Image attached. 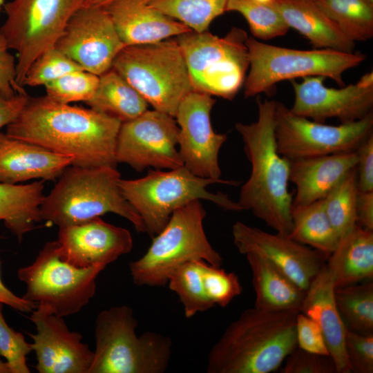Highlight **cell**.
<instances>
[{
    "label": "cell",
    "instance_id": "1",
    "mask_svg": "<svg viewBox=\"0 0 373 373\" xmlns=\"http://www.w3.org/2000/svg\"><path fill=\"white\" fill-rule=\"evenodd\" d=\"M121 124L90 108L57 102L45 95L29 97L6 134L69 157L74 166L116 167Z\"/></svg>",
    "mask_w": 373,
    "mask_h": 373
},
{
    "label": "cell",
    "instance_id": "2",
    "mask_svg": "<svg viewBox=\"0 0 373 373\" xmlns=\"http://www.w3.org/2000/svg\"><path fill=\"white\" fill-rule=\"evenodd\" d=\"M256 103V121L235 125L251 164V173L241 187L238 203L242 211H251L276 233L289 236L293 202L289 191L290 160L280 155L276 147V102L258 97Z\"/></svg>",
    "mask_w": 373,
    "mask_h": 373
},
{
    "label": "cell",
    "instance_id": "3",
    "mask_svg": "<svg viewBox=\"0 0 373 373\" xmlns=\"http://www.w3.org/2000/svg\"><path fill=\"white\" fill-rule=\"evenodd\" d=\"M300 312L245 309L211 349L208 373H269L279 369L297 347Z\"/></svg>",
    "mask_w": 373,
    "mask_h": 373
},
{
    "label": "cell",
    "instance_id": "4",
    "mask_svg": "<svg viewBox=\"0 0 373 373\" xmlns=\"http://www.w3.org/2000/svg\"><path fill=\"white\" fill-rule=\"evenodd\" d=\"M120 179L116 167L69 166L44 197L41 220L61 227L113 213L131 222L138 232H146L140 215L121 191Z\"/></svg>",
    "mask_w": 373,
    "mask_h": 373
},
{
    "label": "cell",
    "instance_id": "5",
    "mask_svg": "<svg viewBox=\"0 0 373 373\" xmlns=\"http://www.w3.org/2000/svg\"><path fill=\"white\" fill-rule=\"evenodd\" d=\"M137 327L128 306L100 312L95 320V348L88 373L164 372L172 353L171 338L154 332L137 336Z\"/></svg>",
    "mask_w": 373,
    "mask_h": 373
},
{
    "label": "cell",
    "instance_id": "6",
    "mask_svg": "<svg viewBox=\"0 0 373 373\" xmlns=\"http://www.w3.org/2000/svg\"><path fill=\"white\" fill-rule=\"evenodd\" d=\"M213 184L238 185L235 180L197 176L184 166L166 171L149 169L142 178H121L119 182L124 197L140 215L151 237L162 230L175 210L194 200L210 201L227 211H242L238 202L227 194L209 191L207 186Z\"/></svg>",
    "mask_w": 373,
    "mask_h": 373
},
{
    "label": "cell",
    "instance_id": "7",
    "mask_svg": "<svg viewBox=\"0 0 373 373\" xmlns=\"http://www.w3.org/2000/svg\"><path fill=\"white\" fill-rule=\"evenodd\" d=\"M205 217L206 211L200 200L175 210L162 230L153 237L146 252L130 262L133 283L164 286L176 268L192 260H204L221 267L223 259L211 246L204 230Z\"/></svg>",
    "mask_w": 373,
    "mask_h": 373
},
{
    "label": "cell",
    "instance_id": "8",
    "mask_svg": "<svg viewBox=\"0 0 373 373\" xmlns=\"http://www.w3.org/2000/svg\"><path fill=\"white\" fill-rule=\"evenodd\" d=\"M249 72L244 82V95H271L275 85L298 77L321 76L345 86L343 75L360 65L366 55L332 49L298 50L270 45L248 37Z\"/></svg>",
    "mask_w": 373,
    "mask_h": 373
},
{
    "label": "cell",
    "instance_id": "9",
    "mask_svg": "<svg viewBox=\"0 0 373 373\" xmlns=\"http://www.w3.org/2000/svg\"><path fill=\"white\" fill-rule=\"evenodd\" d=\"M112 68L154 110L175 117L182 99L193 90L187 66L175 39L124 46Z\"/></svg>",
    "mask_w": 373,
    "mask_h": 373
},
{
    "label": "cell",
    "instance_id": "10",
    "mask_svg": "<svg viewBox=\"0 0 373 373\" xmlns=\"http://www.w3.org/2000/svg\"><path fill=\"white\" fill-rule=\"evenodd\" d=\"M247 32L233 27L224 37L190 30L175 37L183 54L193 90L233 99L249 66Z\"/></svg>",
    "mask_w": 373,
    "mask_h": 373
},
{
    "label": "cell",
    "instance_id": "11",
    "mask_svg": "<svg viewBox=\"0 0 373 373\" xmlns=\"http://www.w3.org/2000/svg\"><path fill=\"white\" fill-rule=\"evenodd\" d=\"M104 269L77 267L64 261L55 240L46 242L32 263L17 271V276L26 285L23 298L64 318L78 313L93 298L96 279Z\"/></svg>",
    "mask_w": 373,
    "mask_h": 373
},
{
    "label": "cell",
    "instance_id": "12",
    "mask_svg": "<svg viewBox=\"0 0 373 373\" xmlns=\"http://www.w3.org/2000/svg\"><path fill=\"white\" fill-rule=\"evenodd\" d=\"M82 0H12L5 3L6 20L0 27L10 50L17 53V84L23 86L32 62L55 47Z\"/></svg>",
    "mask_w": 373,
    "mask_h": 373
},
{
    "label": "cell",
    "instance_id": "13",
    "mask_svg": "<svg viewBox=\"0 0 373 373\" xmlns=\"http://www.w3.org/2000/svg\"><path fill=\"white\" fill-rule=\"evenodd\" d=\"M372 130V113L358 121L329 125L296 115L276 102V147L289 160L356 151Z\"/></svg>",
    "mask_w": 373,
    "mask_h": 373
},
{
    "label": "cell",
    "instance_id": "14",
    "mask_svg": "<svg viewBox=\"0 0 373 373\" xmlns=\"http://www.w3.org/2000/svg\"><path fill=\"white\" fill-rule=\"evenodd\" d=\"M178 133L174 117L148 109L122 123L116 144L117 163H125L138 172L146 168L169 170L182 166Z\"/></svg>",
    "mask_w": 373,
    "mask_h": 373
},
{
    "label": "cell",
    "instance_id": "15",
    "mask_svg": "<svg viewBox=\"0 0 373 373\" xmlns=\"http://www.w3.org/2000/svg\"><path fill=\"white\" fill-rule=\"evenodd\" d=\"M215 103L212 96L192 90L180 102L174 117L184 166L197 176L220 180L218 155L227 136L213 129L211 111Z\"/></svg>",
    "mask_w": 373,
    "mask_h": 373
},
{
    "label": "cell",
    "instance_id": "16",
    "mask_svg": "<svg viewBox=\"0 0 373 373\" xmlns=\"http://www.w3.org/2000/svg\"><path fill=\"white\" fill-rule=\"evenodd\" d=\"M104 7L82 6L68 20L55 48L83 70L101 75L124 47Z\"/></svg>",
    "mask_w": 373,
    "mask_h": 373
},
{
    "label": "cell",
    "instance_id": "17",
    "mask_svg": "<svg viewBox=\"0 0 373 373\" xmlns=\"http://www.w3.org/2000/svg\"><path fill=\"white\" fill-rule=\"evenodd\" d=\"M291 80L295 99L290 111L295 115L325 123L337 118L341 123L360 120L372 113L373 74H365L353 84L340 88L324 85L325 77H305Z\"/></svg>",
    "mask_w": 373,
    "mask_h": 373
},
{
    "label": "cell",
    "instance_id": "18",
    "mask_svg": "<svg viewBox=\"0 0 373 373\" xmlns=\"http://www.w3.org/2000/svg\"><path fill=\"white\" fill-rule=\"evenodd\" d=\"M232 236L241 254L262 257L305 291L329 256L288 236L270 233L240 221L233 225Z\"/></svg>",
    "mask_w": 373,
    "mask_h": 373
},
{
    "label": "cell",
    "instance_id": "19",
    "mask_svg": "<svg viewBox=\"0 0 373 373\" xmlns=\"http://www.w3.org/2000/svg\"><path fill=\"white\" fill-rule=\"evenodd\" d=\"M30 320L37 331L29 335L38 372L88 373L94 352L80 333L69 329L63 317L37 305Z\"/></svg>",
    "mask_w": 373,
    "mask_h": 373
},
{
    "label": "cell",
    "instance_id": "20",
    "mask_svg": "<svg viewBox=\"0 0 373 373\" xmlns=\"http://www.w3.org/2000/svg\"><path fill=\"white\" fill-rule=\"evenodd\" d=\"M60 257L77 267H106L133 248L130 231L108 223L100 217L59 227Z\"/></svg>",
    "mask_w": 373,
    "mask_h": 373
},
{
    "label": "cell",
    "instance_id": "21",
    "mask_svg": "<svg viewBox=\"0 0 373 373\" xmlns=\"http://www.w3.org/2000/svg\"><path fill=\"white\" fill-rule=\"evenodd\" d=\"M104 8L125 46L154 44L191 30L144 0H113Z\"/></svg>",
    "mask_w": 373,
    "mask_h": 373
},
{
    "label": "cell",
    "instance_id": "22",
    "mask_svg": "<svg viewBox=\"0 0 373 373\" xmlns=\"http://www.w3.org/2000/svg\"><path fill=\"white\" fill-rule=\"evenodd\" d=\"M72 158L0 131V182L17 184L32 179L54 180Z\"/></svg>",
    "mask_w": 373,
    "mask_h": 373
},
{
    "label": "cell",
    "instance_id": "23",
    "mask_svg": "<svg viewBox=\"0 0 373 373\" xmlns=\"http://www.w3.org/2000/svg\"><path fill=\"white\" fill-rule=\"evenodd\" d=\"M334 286L326 264L305 291L300 312L321 329L337 373H350L345 350L346 329L334 299Z\"/></svg>",
    "mask_w": 373,
    "mask_h": 373
},
{
    "label": "cell",
    "instance_id": "24",
    "mask_svg": "<svg viewBox=\"0 0 373 373\" xmlns=\"http://www.w3.org/2000/svg\"><path fill=\"white\" fill-rule=\"evenodd\" d=\"M356 162V151L290 160L289 182L296 186L292 206L323 199Z\"/></svg>",
    "mask_w": 373,
    "mask_h": 373
},
{
    "label": "cell",
    "instance_id": "25",
    "mask_svg": "<svg viewBox=\"0 0 373 373\" xmlns=\"http://www.w3.org/2000/svg\"><path fill=\"white\" fill-rule=\"evenodd\" d=\"M271 4L292 28L316 49L354 52L355 42L346 37L313 0H272Z\"/></svg>",
    "mask_w": 373,
    "mask_h": 373
},
{
    "label": "cell",
    "instance_id": "26",
    "mask_svg": "<svg viewBox=\"0 0 373 373\" xmlns=\"http://www.w3.org/2000/svg\"><path fill=\"white\" fill-rule=\"evenodd\" d=\"M326 267L334 289L373 278V231L358 224L340 238Z\"/></svg>",
    "mask_w": 373,
    "mask_h": 373
},
{
    "label": "cell",
    "instance_id": "27",
    "mask_svg": "<svg viewBox=\"0 0 373 373\" xmlns=\"http://www.w3.org/2000/svg\"><path fill=\"white\" fill-rule=\"evenodd\" d=\"M245 256L252 274L254 307L268 312H300L305 291L262 257L251 253Z\"/></svg>",
    "mask_w": 373,
    "mask_h": 373
},
{
    "label": "cell",
    "instance_id": "28",
    "mask_svg": "<svg viewBox=\"0 0 373 373\" xmlns=\"http://www.w3.org/2000/svg\"><path fill=\"white\" fill-rule=\"evenodd\" d=\"M44 180L28 184L0 182V220L20 242L41 220L40 206L45 197Z\"/></svg>",
    "mask_w": 373,
    "mask_h": 373
},
{
    "label": "cell",
    "instance_id": "29",
    "mask_svg": "<svg viewBox=\"0 0 373 373\" xmlns=\"http://www.w3.org/2000/svg\"><path fill=\"white\" fill-rule=\"evenodd\" d=\"M86 104L122 123L140 116L148 110L149 106L143 97L112 68L99 75L95 93Z\"/></svg>",
    "mask_w": 373,
    "mask_h": 373
},
{
    "label": "cell",
    "instance_id": "30",
    "mask_svg": "<svg viewBox=\"0 0 373 373\" xmlns=\"http://www.w3.org/2000/svg\"><path fill=\"white\" fill-rule=\"evenodd\" d=\"M291 218V238L328 255L336 249L340 236L325 211L323 199L292 206Z\"/></svg>",
    "mask_w": 373,
    "mask_h": 373
},
{
    "label": "cell",
    "instance_id": "31",
    "mask_svg": "<svg viewBox=\"0 0 373 373\" xmlns=\"http://www.w3.org/2000/svg\"><path fill=\"white\" fill-rule=\"evenodd\" d=\"M334 299L346 330L373 334V282L334 289Z\"/></svg>",
    "mask_w": 373,
    "mask_h": 373
},
{
    "label": "cell",
    "instance_id": "32",
    "mask_svg": "<svg viewBox=\"0 0 373 373\" xmlns=\"http://www.w3.org/2000/svg\"><path fill=\"white\" fill-rule=\"evenodd\" d=\"M349 39L365 41L373 37V6L365 0H313Z\"/></svg>",
    "mask_w": 373,
    "mask_h": 373
},
{
    "label": "cell",
    "instance_id": "33",
    "mask_svg": "<svg viewBox=\"0 0 373 373\" xmlns=\"http://www.w3.org/2000/svg\"><path fill=\"white\" fill-rule=\"evenodd\" d=\"M150 6L195 32L208 30L225 12L227 0H144Z\"/></svg>",
    "mask_w": 373,
    "mask_h": 373
},
{
    "label": "cell",
    "instance_id": "34",
    "mask_svg": "<svg viewBox=\"0 0 373 373\" xmlns=\"http://www.w3.org/2000/svg\"><path fill=\"white\" fill-rule=\"evenodd\" d=\"M202 261L192 260L180 265L168 278L169 289L179 296L186 318L214 307L204 291L201 271Z\"/></svg>",
    "mask_w": 373,
    "mask_h": 373
},
{
    "label": "cell",
    "instance_id": "35",
    "mask_svg": "<svg viewBox=\"0 0 373 373\" xmlns=\"http://www.w3.org/2000/svg\"><path fill=\"white\" fill-rule=\"evenodd\" d=\"M225 12L242 15L256 39L269 40L284 36L289 30L279 12L269 3L256 0H227Z\"/></svg>",
    "mask_w": 373,
    "mask_h": 373
},
{
    "label": "cell",
    "instance_id": "36",
    "mask_svg": "<svg viewBox=\"0 0 373 373\" xmlns=\"http://www.w3.org/2000/svg\"><path fill=\"white\" fill-rule=\"evenodd\" d=\"M358 193L355 167L323 198L325 211L340 238L356 224Z\"/></svg>",
    "mask_w": 373,
    "mask_h": 373
},
{
    "label": "cell",
    "instance_id": "37",
    "mask_svg": "<svg viewBox=\"0 0 373 373\" xmlns=\"http://www.w3.org/2000/svg\"><path fill=\"white\" fill-rule=\"evenodd\" d=\"M99 76L85 70L68 73L44 86L46 95L61 104L86 103L95 95Z\"/></svg>",
    "mask_w": 373,
    "mask_h": 373
},
{
    "label": "cell",
    "instance_id": "38",
    "mask_svg": "<svg viewBox=\"0 0 373 373\" xmlns=\"http://www.w3.org/2000/svg\"><path fill=\"white\" fill-rule=\"evenodd\" d=\"M77 70L83 69L75 61L54 47L43 52L32 62L26 74L23 86H44Z\"/></svg>",
    "mask_w": 373,
    "mask_h": 373
},
{
    "label": "cell",
    "instance_id": "39",
    "mask_svg": "<svg viewBox=\"0 0 373 373\" xmlns=\"http://www.w3.org/2000/svg\"><path fill=\"white\" fill-rule=\"evenodd\" d=\"M201 271L207 296L213 306L226 307L240 295L242 287L236 274L202 260Z\"/></svg>",
    "mask_w": 373,
    "mask_h": 373
},
{
    "label": "cell",
    "instance_id": "40",
    "mask_svg": "<svg viewBox=\"0 0 373 373\" xmlns=\"http://www.w3.org/2000/svg\"><path fill=\"white\" fill-rule=\"evenodd\" d=\"M3 306L0 303V356L6 359L10 373H30L27 356L32 352L31 343L6 323Z\"/></svg>",
    "mask_w": 373,
    "mask_h": 373
},
{
    "label": "cell",
    "instance_id": "41",
    "mask_svg": "<svg viewBox=\"0 0 373 373\" xmlns=\"http://www.w3.org/2000/svg\"><path fill=\"white\" fill-rule=\"evenodd\" d=\"M280 367V373H337L336 367L329 355H321L294 348Z\"/></svg>",
    "mask_w": 373,
    "mask_h": 373
},
{
    "label": "cell",
    "instance_id": "42",
    "mask_svg": "<svg viewBox=\"0 0 373 373\" xmlns=\"http://www.w3.org/2000/svg\"><path fill=\"white\" fill-rule=\"evenodd\" d=\"M345 350L351 372H373V334L346 330Z\"/></svg>",
    "mask_w": 373,
    "mask_h": 373
},
{
    "label": "cell",
    "instance_id": "43",
    "mask_svg": "<svg viewBox=\"0 0 373 373\" xmlns=\"http://www.w3.org/2000/svg\"><path fill=\"white\" fill-rule=\"evenodd\" d=\"M296 335L298 347L318 354L329 355L321 328L315 321L300 312L296 317Z\"/></svg>",
    "mask_w": 373,
    "mask_h": 373
},
{
    "label": "cell",
    "instance_id": "44",
    "mask_svg": "<svg viewBox=\"0 0 373 373\" xmlns=\"http://www.w3.org/2000/svg\"><path fill=\"white\" fill-rule=\"evenodd\" d=\"M7 41L0 31V92L7 97L24 92L17 82V60L9 52Z\"/></svg>",
    "mask_w": 373,
    "mask_h": 373
},
{
    "label": "cell",
    "instance_id": "45",
    "mask_svg": "<svg viewBox=\"0 0 373 373\" xmlns=\"http://www.w3.org/2000/svg\"><path fill=\"white\" fill-rule=\"evenodd\" d=\"M357 187L360 192L373 191V134L356 149Z\"/></svg>",
    "mask_w": 373,
    "mask_h": 373
},
{
    "label": "cell",
    "instance_id": "46",
    "mask_svg": "<svg viewBox=\"0 0 373 373\" xmlns=\"http://www.w3.org/2000/svg\"><path fill=\"white\" fill-rule=\"evenodd\" d=\"M29 97L24 91L7 98L0 92V129L7 126L17 117Z\"/></svg>",
    "mask_w": 373,
    "mask_h": 373
},
{
    "label": "cell",
    "instance_id": "47",
    "mask_svg": "<svg viewBox=\"0 0 373 373\" xmlns=\"http://www.w3.org/2000/svg\"><path fill=\"white\" fill-rule=\"evenodd\" d=\"M356 224L373 231V191H358L356 199Z\"/></svg>",
    "mask_w": 373,
    "mask_h": 373
},
{
    "label": "cell",
    "instance_id": "48",
    "mask_svg": "<svg viewBox=\"0 0 373 373\" xmlns=\"http://www.w3.org/2000/svg\"><path fill=\"white\" fill-rule=\"evenodd\" d=\"M0 303L10 306L21 312H32L37 307L35 303L19 297L10 291L3 283L0 270Z\"/></svg>",
    "mask_w": 373,
    "mask_h": 373
},
{
    "label": "cell",
    "instance_id": "49",
    "mask_svg": "<svg viewBox=\"0 0 373 373\" xmlns=\"http://www.w3.org/2000/svg\"><path fill=\"white\" fill-rule=\"evenodd\" d=\"M113 0H82V6L104 7Z\"/></svg>",
    "mask_w": 373,
    "mask_h": 373
},
{
    "label": "cell",
    "instance_id": "50",
    "mask_svg": "<svg viewBox=\"0 0 373 373\" xmlns=\"http://www.w3.org/2000/svg\"><path fill=\"white\" fill-rule=\"evenodd\" d=\"M0 373H10L8 365L6 361L0 358Z\"/></svg>",
    "mask_w": 373,
    "mask_h": 373
},
{
    "label": "cell",
    "instance_id": "51",
    "mask_svg": "<svg viewBox=\"0 0 373 373\" xmlns=\"http://www.w3.org/2000/svg\"><path fill=\"white\" fill-rule=\"evenodd\" d=\"M5 4V0H0V15L3 10V6Z\"/></svg>",
    "mask_w": 373,
    "mask_h": 373
},
{
    "label": "cell",
    "instance_id": "52",
    "mask_svg": "<svg viewBox=\"0 0 373 373\" xmlns=\"http://www.w3.org/2000/svg\"><path fill=\"white\" fill-rule=\"evenodd\" d=\"M258 1H260V2H262V3H270L272 0H256Z\"/></svg>",
    "mask_w": 373,
    "mask_h": 373
},
{
    "label": "cell",
    "instance_id": "53",
    "mask_svg": "<svg viewBox=\"0 0 373 373\" xmlns=\"http://www.w3.org/2000/svg\"><path fill=\"white\" fill-rule=\"evenodd\" d=\"M367 3L373 6V0H365Z\"/></svg>",
    "mask_w": 373,
    "mask_h": 373
}]
</instances>
